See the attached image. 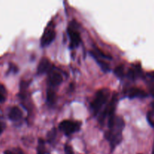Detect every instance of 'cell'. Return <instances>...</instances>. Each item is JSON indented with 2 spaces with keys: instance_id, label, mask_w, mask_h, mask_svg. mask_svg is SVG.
Returning a JSON list of instances; mask_svg holds the SVG:
<instances>
[{
  "instance_id": "cell-6",
  "label": "cell",
  "mask_w": 154,
  "mask_h": 154,
  "mask_svg": "<svg viewBox=\"0 0 154 154\" xmlns=\"http://www.w3.org/2000/svg\"><path fill=\"white\" fill-rule=\"evenodd\" d=\"M49 81L52 86H58L63 82V77L58 72H53L50 76Z\"/></svg>"
},
{
  "instance_id": "cell-7",
  "label": "cell",
  "mask_w": 154,
  "mask_h": 154,
  "mask_svg": "<svg viewBox=\"0 0 154 154\" xmlns=\"http://www.w3.org/2000/svg\"><path fill=\"white\" fill-rule=\"evenodd\" d=\"M129 98H135V97H140L144 98L147 97V94L144 91V90H141L138 88H132L129 90Z\"/></svg>"
},
{
  "instance_id": "cell-17",
  "label": "cell",
  "mask_w": 154,
  "mask_h": 154,
  "mask_svg": "<svg viewBox=\"0 0 154 154\" xmlns=\"http://www.w3.org/2000/svg\"><path fill=\"white\" fill-rule=\"evenodd\" d=\"M2 131H3V127H2V126L1 123H0V135H1V134H2Z\"/></svg>"
},
{
  "instance_id": "cell-15",
  "label": "cell",
  "mask_w": 154,
  "mask_h": 154,
  "mask_svg": "<svg viewBox=\"0 0 154 154\" xmlns=\"http://www.w3.org/2000/svg\"><path fill=\"white\" fill-rule=\"evenodd\" d=\"M0 93H3V94H5L6 91H5V89L4 86L0 84Z\"/></svg>"
},
{
  "instance_id": "cell-10",
  "label": "cell",
  "mask_w": 154,
  "mask_h": 154,
  "mask_svg": "<svg viewBox=\"0 0 154 154\" xmlns=\"http://www.w3.org/2000/svg\"><path fill=\"white\" fill-rule=\"evenodd\" d=\"M114 73L119 78H121L124 75V68L123 66H118L114 70Z\"/></svg>"
},
{
  "instance_id": "cell-1",
  "label": "cell",
  "mask_w": 154,
  "mask_h": 154,
  "mask_svg": "<svg viewBox=\"0 0 154 154\" xmlns=\"http://www.w3.org/2000/svg\"><path fill=\"white\" fill-rule=\"evenodd\" d=\"M107 99H108V93L106 91L100 90L97 92L95 99L91 105V108L95 114H96L100 110L102 105L106 102Z\"/></svg>"
},
{
  "instance_id": "cell-4",
  "label": "cell",
  "mask_w": 154,
  "mask_h": 154,
  "mask_svg": "<svg viewBox=\"0 0 154 154\" xmlns=\"http://www.w3.org/2000/svg\"><path fill=\"white\" fill-rule=\"evenodd\" d=\"M55 32L54 30H48L45 35H44L43 38L42 39V46H47V45H50L51 42L54 41L55 38Z\"/></svg>"
},
{
  "instance_id": "cell-5",
  "label": "cell",
  "mask_w": 154,
  "mask_h": 154,
  "mask_svg": "<svg viewBox=\"0 0 154 154\" xmlns=\"http://www.w3.org/2000/svg\"><path fill=\"white\" fill-rule=\"evenodd\" d=\"M69 34L70 36L71 42H72L71 45H72V48L79 45L80 42H81V36H80L79 33L72 29H69Z\"/></svg>"
},
{
  "instance_id": "cell-8",
  "label": "cell",
  "mask_w": 154,
  "mask_h": 154,
  "mask_svg": "<svg viewBox=\"0 0 154 154\" xmlns=\"http://www.w3.org/2000/svg\"><path fill=\"white\" fill-rule=\"evenodd\" d=\"M50 68V61L47 58H43L40 61V63L38 67V74H44Z\"/></svg>"
},
{
  "instance_id": "cell-13",
  "label": "cell",
  "mask_w": 154,
  "mask_h": 154,
  "mask_svg": "<svg viewBox=\"0 0 154 154\" xmlns=\"http://www.w3.org/2000/svg\"><path fill=\"white\" fill-rule=\"evenodd\" d=\"M96 52H97V53H96V54H99V55L101 56V57H103V58L111 59V57H109V56H108V55H105V54H104V53L102 52V51H101L100 50L98 49V48H96Z\"/></svg>"
},
{
  "instance_id": "cell-14",
  "label": "cell",
  "mask_w": 154,
  "mask_h": 154,
  "mask_svg": "<svg viewBox=\"0 0 154 154\" xmlns=\"http://www.w3.org/2000/svg\"><path fill=\"white\" fill-rule=\"evenodd\" d=\"M65 153L66 154H74L72 147H70L69 145L65 146Z\"/></svg>"
},
{
  "instance_id": "cell-12",
  "label": "cell",
  "mask_w": 154,
  "mask_h": 154,
  "mask_svg": "<svg viewBox=\"0 0 154 154\" xmlns=\"http://www.w3.org/2000/svg\"><path fill=\"white\" fill-rule=\"evenodd\" d=\"M4 154H24L23 152L19 148H15L13 150H7L5 151Z\"/></svg>"
},
{
  "instance_id": "cell-19",
  "label": "cell",
  "mask_w": 154,
  "mask_h": 154,
  "mask_svg": "<svg viewBox=\"0 0 154 154\" xmlns=\"http://www.w3.org/2000/svg\"><path fill=\"white\" fill-rule=\"evenodd\" d=\"M152 154H154V148H153V152H152Z\"/></svg>"
},
{
  "instance_id": "cell-16",
  "label": "cell",
  "mask_w": 154,
  "mask_h": 154,
  "mask_svg": "<svg viewBox=\"0 0 154 154\" xmlns=\"http://www.w3.org/2000/svg\"><path fill=\"white\" fill-rule=\"evenodd\" d=\"M5 100V94L0 93V102H3Z\"/></svg>"
},
{
  "instance_id": "cell-2",
  "label": "cell",
  "mask_w": 154,
  "mask_h": 154,
  "mask_svg": "<svg viewBox=\"0 0 154 154\" xmlns=\"http://www.w3.org/2000/svg\"><path fill=\"white\" fill-rule=\"evenodd\" d=\"M59 127L66 135H70L79 129V125L70 120H63L60 123Z\"/></svg>"
},
{
  "instance_id": "cell-3",
  "label": "cell",
  "mask_w": 154,
  "mask_h": 154,
  "mask_svg": "<svg viewBox=\"0 0 154 154\" xmlns=\"http://www.w3.org/2000/svg\"><path fill=\"white\" fill-rule=\"evenodd\" d=\"M22 111L18 107H13L8 114V117L11 120L17 121L22 118Z\"/></svg>"
},
{
  "instance_id": "cell-18",
  "label": "cell",
  "mask_w": 154,
  "mask_h": 154,
  "mask_svg": "<svg viewBox=\"0 0 154 154\" xmlns=\"http://www.w3.org/2000/svg\"><path fill=\"white\" fill-rule=\"evenodd\" d=\"M152 106H153V109H154V102L153 104H152Z\"/></svg>"
},
{
  "instance_id": "cell-9",
  "label": "cell",
  "mask_w": 154,
  "mask_h": 154,
  "mask_svg": "<svg viewBox=\"0 0 154 154\" xmlns=\"http://www.w3.org/2000/svg\"><path fill=\"white\" fill-rule=\"evenodd\" d=\"M47 100L50 104H53L55 100V93L51 90H49L47 93Z\"/></svg>"
},
{
  "instance_id": "cell-11",
  "label": "cell",
  "mask_w": 154,
  "mask_h": 154,
  "mask_svg": "<svg viewBox=\"0 0 154 154\" xmlns=\"http://www.w3.org/2000/svg\"><path fill=\"white\" fill-rule=\"evenodd\" d=\"M96 60H97L98 63L100 65V66H101V68H102V70L105 71V72H107V71L109 70V66H108V63H105L104 60H100L97 58H96Z\"/></svg>"
}]
</instances>
